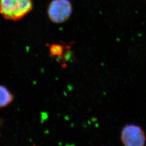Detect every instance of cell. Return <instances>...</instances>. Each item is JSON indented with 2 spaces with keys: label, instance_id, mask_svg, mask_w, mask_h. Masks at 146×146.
Wrapping results in <instances>:
<instances>
[{
  "label": "cell",
  "instance_id": "obj_2",
  "mask_svg": "<svg viewBox=\"0 0 146 146\" xmlns=\"http://www.w3.org/2000/svg\"><path fill=\"white\" fill-rule=\"evenodd\" d=\"M72 5L69 0H52L48 8L50 20L55 23H62L70 17Z\"/></svg>",
  "mask_w": 146,
  "mask_h": 146
},
{
  "label": "cell",
  "instance_id": "obj_4",
  "mask_svg": "<svg viewBox=\"0 0 146 146\" xmlns=\"http://www.w3.org/2000/svg\"><path fill=\"white\" fill-rule=\"evenodd\" d=\"M13 99V95L5 87L0 86V108L5 107L11 104Z\"/></svg>",
  "mask_w": 146,
  "mask_h": 146
},
{
  "label": "cell",
  "instance_id": "obj_5",
  "mask_svg": "<svg viewBox=\"0 0 146 146\" xmlns=\"http://www.w3.org/2000/svg\"><path fill=\"white\" fill-rule=\"evenodd\" d=\"M63 46L58 44H52L49 47L50 54L54 56H60L63 54Z\"/></svg>",
  "mask_w": 146,
  "mask_h": 146
},
{
  "label": "cell",
  "instance_id": "obj_1",
  "mask_svg": "<svg viewBox=\"0 0 146 146\" xmlns=\"http://www.w3.org/2000/svg\"><path fill=\"white\" fill-rule=\"evenodd\" d=\"M32 9L31 0H0V14L8 20H21Z\"/></svg>",
  "mask_w": 146,
  "mask_h": 146
},
{
  "label": "cell",
  "instance_id": "obj_3",
  "mask_svg": "<svg viewBox=\"0 0 146 146\" xmlns=\"http://www.w3.org/2000/svg\"><path fill=\"white\" fill-rule=\"evenodd\" d=\"M120 140L125 146H143L146 144V136L140 126L131 124L122 128Z\"/></svg>",
  "mask_w": 146,
  "mask_h": 146
}]
</instances>
